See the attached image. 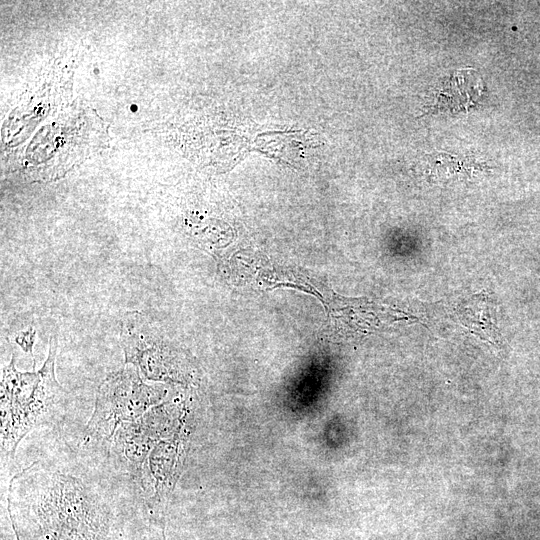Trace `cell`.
<instances>
[{"mask_svg": "<svg viewBox=\"0 0 540 540\" xmlns=\"http://www.w3.org/2000/svg\"><path fill=\"white\" fill-rule=\"evenodd\" d=\"M8 509L33 522L43 540H96L106 513L98 494L79 478L39 461L11 479Z\"/></svg>", "mask_w": 540, "mask_h": 540, "instance_id": "1", "label": "cell"}, {"mask_svg": "<svg viewBox=\"0 0 540 540\" xmlns=\"http://www.w3.org/2000/svg\"><path fill=\"white\" fill-rule=\"evenodd\" d=\"M57 336L51 335L48 357L33 372H20L14 355L2 369L1 453L13 456L21 440L36 426L51 419L66 392L55 376Z\"/></svg>", "mask_w": 540, "mask_h": 540, "instance_id": "2", "label": "cell"}, {"mask_svg": "<svg viewBox=\"0 0 540 540\" xmlns=\"http://www.w3.org/2000/svg\"><path fill=\"white\" fill-rule=\"evenodd\" d=\"M168 394L164 384H147L138 369L125 365L99 385L94 410L85 427V439L109 441L125 423L133 422Z\"/></svg>", "mask_w": 540, "mask_h": 540, "instance_id": "3", "label": "cell"}, {"mask_svg": "<svg viewBox=\"0 0 540 540\" xmlns=\"http://www.w3.org/2000/svg\"><path fill=\"white\" fill-rule=\"evenodd\" d=\"M120 344L124 364L154 382H186L192 370L186 356L143 313L126 312L121 319Z\"/></svg>", "mask_w": 540, "mask_h": 540, "instance_id": "4", "label": "cell"}, {"mask_svg": "<svg viewBox=\"0 0 540 540\" xmlns=\"http://www.w3.org/2000/svg\"><path fill=\"white\" fill-rule=\"evenodd\" d=\"M180 407L163 401L139 419L123 424L114 435V444L129 467L139 473L151 448L161 439L180 430Z\"/></svg>", "mask_w": 540, "mask_h": 540, "instance_id": "5", "label": "cell"}, {"mask_svg": "<svg viewBox=\"0 0 540 540\" xmlns=\"http://www.w3.org/2000/svg\"><path fill=\"white\" fill-rule=\"evenodd\" d=\"M179 431L151 448L138 473L142 489L155 508L164 505L179 474L182 458Z\"/></svg>", "mask_w": 540, "mask_h": 540, "instance_id": "6", "label": "cell"}, {"mask_svg": "<svg viewBox=\"0 0 540 540\" xmlns=\"http://www.w3.org/2000/svg\"><path fill=\"white\" fill-rule=\"evenodd\" d=\"M483 94L481 77L472 69L455 71L434 95L432 110L458 112L476 106Z\"/></svg>", "mask_w": 540, "mask_h": 540, "instance_id": "7", "label": "cell"}, {"mask_svg": "<svg viewBox=\"0 0 540 540\" xmlns=\"http://www.w3.org/2000/svg\"><path fill=\"white\" fill-rule=\"evenodd\" d=\"M460 318L462 322L472 328L473 331H479V334L486 335L490 342L496 341V324L489 311L486 300H481V296H473L468 302L460 304Z\"/></svg>", "mask_w": 540, "mask_h": 540, "instance_id": "8", "label": "cell"}, {"mask_svg": "<svg viewBox=\"0 0 540 540\" xmlns=\"http://www.w3.org/2000/svg\"><path fill=\"white\" fill-rule=\"evenodd\" d=\"M36 336V331L33 329V327H30L29 329L20 332L16 337V343L23 349L25 352H29L32 356V348L34 345Z\"/></svg>", "mask_w": 540, "mask_h": 540, "instance_id": "9", "label": "cell"}]
</instances>
